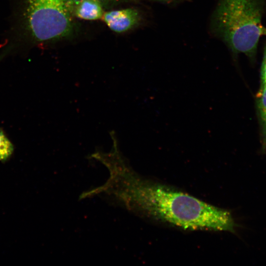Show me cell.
Masks as SVG:
<instances>
[{"label":"cell","instance_id":"obj_1","mask_svg":"<svg viewBox=\"0 0 266 266\" xmlns=\"http://www.w3.org/2000/svg\"><path fill=\"white\" fill-rule=\"evenodd\" d=\"M108 169L110 178L101 191L115 196L137 214L186 230L235 231L236 224L229 211L144 178L126 161Z\"/></svg>","mask_w":266,"mask_h":266},{"label":"cell","instance_id":"obj_2","mask_svg":"<svg viewBox=\"0 0 266 266\" xmlns=\"http://www.w3.org/2000/svg\"><path fill=\"white\" fill-rule=\"evenodd\" d=\"M262 14L260 0H218L210 30L234 53L249 54L264 32Z\"/></svg>","mask_w":266,"mask_h":266},{"label":"cell","instance_id":"obj_3","mask_svg":"<svg viewBox=\"0 0 266 266\" xmlns=\"http://www.w3.org/2000/svg\"><path fill=\"white\" fill-rule=\"evenodd\" d=\"M75 0H27V21L33 36L41 41L66 35L71 30Z\"/></svg>","mask_w":266,"mask_h":266},{"label":"cell","instance_id":"obj_4","mask_svg":"<svg viewBox=\"0 0 266 266\" xmlns=\"http://www.w3.org/2000/svg\"><path fill=\"white\" fill-rule=\"evenodd\" d=\"M101 19L110 30L120 33L136 26L140 21V16L137 10L129 8L105 12Z\"/></svg>","mask_w":266,"mask_h":266},{"label":"cell","instance_id":"obj_5","mask_svg":"<svg viewBox=\"0 0 266 266\" xmlns=\"http://www.w3.org/2000/svg\"><path fill=\"white\" fill-rule=\"evenodd\" d=\"M73 12L78 18L86 20L101 19L104 13L99 0H76Z\"/></svg>","mask_w":266,"mask_h":266},{"label":"cell","instance_id":"obj_6","mask_svg":"<svg viewBox=\"0 0 266 266\" xmlns=\"http://www.w3.org/2000/svg\"><path fill=\"white\" fill-rule=\"evenodd\" d=\"M14 146L4 131L0 129V161H7L14 152Z\"/></svg>","mask_w":266,"mask_h":266},{"label":"cell","instance_id":"obj_7","mask_svg":"<svg viewBox=\"0 0 266 266\" xmlns=\"http://www.w3.org/2000/svg\"><path fill=\"white\" fill-rule=\"evenodd\" d=\"M259 105L261 118L266 129V85L264 84L260 96Z\"/></svg>","mask_w":266,"mask_h":266},{"label":"cell","instance_id":"obj_8","mask_svg":"<svg viewBox=\"0 0 266 266\" xmlns=\"http://www.w3.org/2000/svg\"><path fill=\"white\" fill-rule=\"evenodd\" d=\"M262 77L264 81V84L266 85V49L265 50L263 63Z\"/></svg>","mask_w":266,"mask_h":266},{"label":"cell","instance_id":"obj_9","mask_svg":"<svg viewBox=\"0 0 266 266\" xmlns=\"http://www.w3.org/2000/svg\"><path fill=\"white\" fill-rule=\"evenodd\" d=\"M161 2H164L166 3L173 2L182 0H154Z\"/></svg>","mask_w":266,"mask_h":266},{"label":"cell","instance_id":"obj_10","mask_svg":"<svg viewBox=\"0 0 266 266\" xmlns=\"http://www.w3.org/2000/svg\"></svg>","mask_w":266,"mask_h":266}]
</instances>
